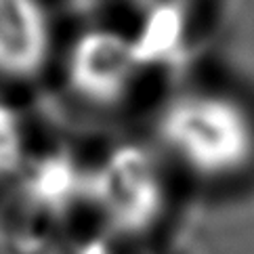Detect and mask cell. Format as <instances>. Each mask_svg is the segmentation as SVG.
<instances>
[{
  "mask_svg": "<svg viewBox=\"0 0 254 254\" xmlns=\"http://www.w3.org/2000/svg\"><path fill=\"white\" fill-rule=\"evenodd\" d=\"M55 55V25L44 0H0V78L28 82Z\"/></svg>",
  "mask_w": 254,
  "mask_h": 254,
  "instance_id": "obj_4",
  "label": "cell"
},
{
  "mask_svg": "<svg viewBox=\"0 0 254 254\" xmlns=\"http://www.w3.org/2000/svg\"><path fill=\"white\" fill-rule=\"evenodd\" d=\"M191 13L183 8H164L141 17V25L132 32V38L145 67L149 69L168 61L185 49Z\"/></svg>",
  "mask_w": 254,
  "mask_h": 254,
  "instance_id": "obj_5",
  "label": "cell"
},
{
  "mask_svg": "<svg viewBox=\"0 0 254 254\" xmlns=\"http://www.w3.org/2000/svg\"><path fill=\"white\" fill-rule=\"evenodd\" d=\"M147 71L132 34L95 25L74 36L63 57L69 93L84 105L112 110L128 99Z\"/></svg>",
  "mask_w": 254,
  "mask_h": 254,
  "instance_id": "obj_3",
  "label": "cell"
},
{
  "mask_svg": "<svg viewBox=\"0 0 254 254\" xmlns=\"http://www.w3.org/2000/svg\"><path fill=\"white\" fill-rule=\"evenodd\" d=\"M30 160L23 114L4 93H0V181L21 177Z\"/></svg>",
  "mask_w": 254,
  "mask_h": 254,
  "instance_id": "obj_6",
  "label": "cell"
},
{
  "mask_svg": "<svg viewBox=\"0 0 254 254\" xmlns=\"http://www.w3.org/2000/svg\"><path fill=\"white\" fill-rule=\"evenodd\" d=\"M128 6L141 15H147L153 11H164V8H183V11H193L199 0H124Z\"/></svg>",
  "mask_w": 254,
  "mask_h": 254,
  "instance_id": "obj_7",
  "label": "cell"
},
{
  "mask_svg": "<svg viewBox=\"0 0 254 254\" xmlns=\"http://www.w3.org/2000/svg\"><path fill=\"white\" fill-rule=\"evenodd\" d=\"M86 204L118 233L134 235L156 227L168 208V177L162 153L122 141L86 170Z\"/></svg>",
  "mask_w": 254,
  "mask_h": 254,
  "instance_id": "obj_2",
  "label": "cell"
},
{
  "mask_svg": "<svg viewBox=\"0 0 254 254\" xmlns=\"http://www.w3.org/2000/svg\"><path fill=\"white\" fill-rule=\"evenodd\" d=\"M162 158L202 183H233L254 170V110L231 90L189 86L153 120Z\"/></svg>",
  "mask_w": 254,
  "mask_h": 254,
  "instance_id": "obj_1",
  "label": "cell"
}]
</instances>
